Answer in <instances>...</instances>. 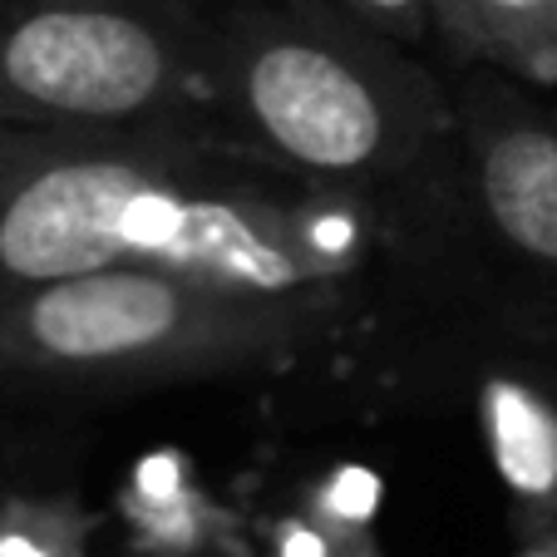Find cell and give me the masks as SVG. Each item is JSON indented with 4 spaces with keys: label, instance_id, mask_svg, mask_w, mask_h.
I'll return each mask as SVG.
<instances>
[{
    "label": "cell",
    "instance_id": "cell-8",
    "mask_svg": "<svg viewBox=\"0 0 557 557\" xmlns=\"http://www.w3.org/2000/svg\"><path fill=\"white\" fill-rule=\"evenodd\" d=\"M0 557H89L85 513L64 498H5Z\"/></svg>",
    "mask_w": 557,
    "mask_h": 557
},
{
    "label": "cell",
    "instance_id": "cell-7",
    "mask_svg": "<svg viewBox=\"0 0 557 557\" xmlns=\"http://www.w3.org/2000/svg\"><path fill=\"white\" fill-rule=\"evenodd\" d=\"M434 35L463 64L557 85V0H434Z\"/></svg>",
    "mask_w": 557,
    "mask_h": 557
},
{
    "label": "cell",
    "instance_id": "cell-6",
    "mask_svg": "<svg viewBox=\"0 0 557 557\" xmlns=\"http://www.w3.org/2000/svg\"><path fill=\"white\" fill-rule=\"evenodd\" d=\"M479 430L494 459L498 484L508 494L518 537L557 528V375L533 366H498L484 375Z\"/></svg>",
    "mask_w": 557,
    "mask_h": 557
},
{
    "label": "cell",
    "instance_id": "cell-2",
    "mask_svg": "<svg viewBox=\"0 0 557 557\" xmlns=\"http://www.w3.org/2000/svg\"><path fill=\"white\" fill-rule=\"evenodd\" d=\"M454 99L405 45L331 0H232L208 30V128L237 153L360 193L434 163Z\"/></svg>",
    "mask_w": 557,
    "mask_h": 557
},
{
    "label": "cell",
    "instance_id": "cell-3",
    "mask_svg": "<svg viewBox=\"0 0 557 557\" xmlns=\"http://www.w3.org/2000/svg\"><path fill=\"white\" fill-rule=\"evenodd\" d=\"M366 296L262 292L169 267H109L0 301V389L114 400L286 370L356 331Z\"/></svg>",
    "mask_w": 557,
    "mask_h": 557
},
{
    "label": "cell",
    "instance_id": "cell-9",
    "mask_svg": "<svg viewBox=\"0 0 557 557\" xmlns=\"http://www.w3.org/2000/svg\"><path fill=\"white\" fill-rule=\"evenodd\" d=\"M331 5L366 30L405 45V50H414L434 35V0H331Z\"/></svg>",
    "mask_w": 557,
    "mask_h": 557
},
{
    "label": "cell",
    "instance_id": "cell-5",
    "mask_svg": "<svg viewBox=\"0 0 557 557\" xmlns=\"http://www.w3.org/2000/svg\"><path fill=\"white\" fill-rule=\"evenodd\" d=\"M198 0H0V124L212 134Z\"/></svg>",
    "mask_w": 557,
    "mask_h": 557
},
{
    "label": "cell",
    "instance_id": "cell-11",
    "mask_svg": "<svg viewBox=\"0 0 557 557\" xmlns=\"http://www.w3.org/2000/svg\"><path fill=\"white\" fill-rule=\"evenodd\" d=\"M513 557H557V528H553V533L518 537V553Z\"/></svg>",
    "mask_w": 557,
    "mask_h": 557
},
{
    "label": "cell",
    "instance_id": "cell-1",
    "mask_svg": "<svg viewBox=\"0 0 557 557\" xmlns=\"http://www.w3.org/2000/svg\"><path fill=\"white\" fill-rule=\"evenodd\" d=\"M109 267L311 296L420 282L405 193L315 183L212 134L0 124V301Z\"/></svg>",
    "mask_w": 557,
    "mask_h": 557
},
{
    "label": "cell",
    "instance_id": "cell-4",
    "mask_svg": "<svg viewBox=\"0 0 557 557\" xmlns=\"http://www.w3.org/2000/svg\"><path fill=\"white\" fill-rule=\"evenodd\" d=\"M449 99V134L405 188L420 282L473 292L513 341L557 346V109L488 64Z\"/></svg>",
    "mask_w": 557,
    "mask_h": 557
},
{
    "label": "cell",
    "instance_id": "cell-12",
    "mask_svg": "<svg viewBox=\"0 0 557 557\" xmlns=\"http://www.w3.org/2000/svg\"><path fill=\"white\" fill-rule=\"evenodd\" d=\"M5 498H11V488H5V479H0V508H5Z\"/></svg>",
    "mask_w": 557,
    "mask_h": 557
},
{
    "label": "cell",
    "instance_id": "cell-10",
    "mask_svg": "<svg viewBox=\"0 0 557 557\" xmlns=\"http://www.w3.org/2000/svg\"><path fill=\"white\" fill-rule=\"evenodd\" d=\"M331 557H380V543H375V533H370V528H356V533H350Z\"/></svg>",
    "mask_w": 557,
    "mask_h": 557
}]
</instances>
